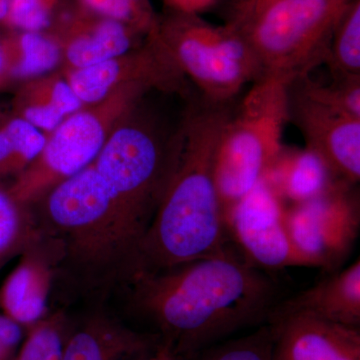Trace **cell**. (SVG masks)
I'll list each match as a JSON object with an SVG mask.
<instances>
[{"label":"cell","instance_id":"cell-1","mask_svg":"<svg viewBox=\"0 0 360 360\" xmlns=\"http://www.w3.org/2000/svg\"><path fill=\"white\" fill-rule=\"evenodd\" d=\"M141 104L89 165L34 206L60 245L56 276L96 302L141 274L142 248L174 167V132L165 134Z\"/></svg>","mask_w":360,"mask_h":360},{"label":"cell","instance_id":"cell-2","mask_svg":"<svg viewBox=\"0 0 360 360\" xmlns=\"http://www.w3.org/2000/svg\"><path fill=\"white\" fill-rule=\"evenodd\" d=\"M158 343L184 359L267 321L283 298L276 279L238 257H205L137 277L125 290Z\"/></svg>","mask_w":360,"mask_h":360},{"label":"cell","instance_id":"cell-3","mask_svg":"<svg viewBox=\"0 0 360 360\" xmlns=\"http://www.w3.org/2000/svg\"><path fill=\"white\" fill-rule=\"evenodd\" d=\"M234 105L201 96L189 101L174 131V170L144 241L137 277L200 258L238 257L215 184L220 135Z\"/></svg>","mask_w":360,"mask_h":360},{"label":"cell","instance_id":"cell-4","mask_svg":"<svg viewBox=\"0 0 360 360\" xmlns=\"http://www.w3.org/2000/svg\"><path fill=\"white\" fill-rule=\"evenodd\" d=\"M288 84L278 77L260 78L225 122L215 160V184L224 220L264 176L283 148Z\"/></svg>","mask_w":360,"mask_h":360},{"label":"cell","instance_id":"cell-5","mask_svg":"<svg viewBox=\"0 0 360 360\" xmlns=\"http://www.w3.org/2000/svg\"><path fill=\"white\" fill-rule=\"evenodd\" d=\"M352 0H283L233 26L250 46L262 77L288 82L326 63L336 21Z\"/></svg>","mask_w":360,"mask_h":360},{"label":"cell","instance_id":"cell-6","mask_svg":"<svg viewBox=\"0 0 360 360\" xmlns=\"http://www.w3.org/2000/svg\"><path fill=\"white\" fill-rule=\"evenodd\" d=\"M155 30L184 77L208 101H234L246 84L262 78L250 46L229 23L214 25L198 13L165 7Z\"/></svg>","mask_w":360,"mask_h":360},{"label":"cell","instance_id":"cell-7","mask_svg":"<svg viewBox=\"0 0 360 360\" xmlns=\"http://www.w3.org/2000/svg\"><path fill=\"white\" fill-rule=\"evenodd\" d=\"M151 91L143 84L125 85L68 116L46 135L41 153L7 186L9 191L25 205L39 203L54 187L89 165L123 118Z\"/></svg>","mask_w":360,"mask_h":360},{"label":"cell","instance_id":"cell-8","mask_svg":"<svg viewBox=\"0 0 360 360\" xmlns=\"http://www.w3.org/2000/svg\"><path fill=\"white\" fill-rule=\"evenodd\" d=\"M355 186L340 180L314 200L286 206V229L307 266L333 272L347 259L360 226Z\"/></svg>","mask_w":360,"mask_h":360},{"label":"cell","instance_id":"cell-9","mask_svg":"<svg viewBox=\"0 0 360 360\" xmlns=\"http://www.w3.org/2000/svg\"><path fill=\"white\" fill-rule=\"evenodd\" d=\"M84 105L103 101L125 85H146L153 91L191 96L188 80L174 63L156 30L141 46L79 70H59Z\"/></svg>","mask_w":360,"mask_h":360},{"label":"cell","instance_id":"cell-10","mask_svg":"<svg viewBox=\"0 0 360 360\" xmlns=\"http://www.w3.org/2000/svg\"><path fill=\"white\" fill-rule=\"evenodd\" d=\"M285 207L281 196L262 179L227 215L229 238L248 264L269 270L307 266L291 243Z\"/></svg>","mask_w":360,"mask_h":360},{"label":"cell","instance_id":"cell-11","mask_svg":"<svg viewBox=\"0 0 360 360\" xmlns=\"http://www.w3.org/2000/svg\"><path fill=\"white\" fill-rule=\"evenodd\" d=\"M288 115L305 148L321 156L338 179L359 184L360 117L312 98L293 82L288 85Z\"/></svg>","mask_w":360,"mask_h":360},{"label":"cell","instance_id":"cell-12","mask_svg":"<svg viewBox=\"0 0 360 360\" xmlns=\"http://www.w3.org/2000/svg\"><path fill=\"white\" fill-rule=\"evenodd\" d=\"M47 32L61 52L59 70L98 65L141 46L148 35L112 18L87 11L70 0Z\"/></svg>","mask_w":360,"mask_h":360},{"label":"cell","instance_id":"cell-13","mask_svg":"<svg viewBox=\"0 0 360 360\" xmlns=\"http://www.w3.org/2000/svg\"><path fill=\"white\" fill-rule=\"evenodd\" d=\"M0 288L2 314L28 329L49 314V298L61 259V248L49 234L20 255Z\"/></svg>","mask_w":360,"mask_h":360},{"label":"cell","instance_id":"cell-14","mask_svg":"<svg viewBox=\"0 0 360 360\" xmlns=\"http://www.w3.org/2000/svg\"><path fill=\"white\" fill-rule=\"evenodd\" d=\"M271 360H360V328L307 314L274 322Z\"/></svg>","mask_w":360,"mask_h":360},{"label":"cell","instance_id":"cell-15","mask_svg":"<svg viewBox=\"0 0 360 360\" xmlns=\"http://www.w3.org/2000/svg\"><path fill=\"white\" fill-rule=\"evenodd\" d=\"M298 314L360 328V260L336 270L311 288L274 305L266 322L274 323Z\"/></svg>","mask_w":360,"mask_h":360},{"label":"cell","instance_id":"cell-16","mask_svg":"<svg viewBox=\"0 0 360 360\" xmlns=\"http://www.w3.org/2000/svg\"><path fill=\"white\" fill-rule=\"evenodd\" d=\"M155 336L139 333L104 312L90 315L66 333L60 360H127L150 352Z\"/></svg>","mask_w":360,"mask_h":360},{"label":"cell","instance_id":"cell-17","mask_svg":"<svg viewBox=\"0 0 360 360\" xmlns=\"http://www.w3.org/2000/svg\"><path fill=\"white\" fill-rule=\"evenodd\" d=\"M84 106L58 70L20 84L13 99L11 115L49 135Z\"/></svg>","mask_w":360,"mask_h":360},{"label":"cell","instance_id":"cell-18","mask_svg":"<svg viewBox=\"0 0 360 360\" xmlns=\"http://www.w3.org/2000/svg\"><path fill=\"white\" fill-rule=\"evenodd\" d=\"M262 179L290 205L314 200L340 180L314 151L284 146Z\"/></svg>","mask_w":360,"mask_h":360},{"label":"cell","instance_id":"cell-19","mask_svg":"<svg viewBox=\"0 0 360 360\" xmlns=\"http://www.w3.org/2000/svg\"><path fill=\"white\" fill-rule=\"evenodd\" d=\"M6 30L0 51L7 84H22L60 68V49L51 33Z\"/></svg>","mask_w":360,"mask_h":360},{"label":"cell","instance_id":"cell-20","mask_svg":"<svg viewBox=\"0 0 360 360\" xmlns=\"http://www.w3.org/2000/svg\"><path fill=\"white\" fill-rule=\"evenodd\" d=\"M45 236L34 205L20 202L0 184V270Z\"/></svg>","mask_w":360,"mask_h":360},{"label":"cell","instance_id":"cell-21","mask_svg":"<svg viewBox=\"0 0 360 360\" xmlns=\"http://www.w3.org/2000/svg\"><path fill=\"white\" fill-rule=\"evenodd\" d=\"M46 135L16 116L0 123V184L15 179L41 153Z\"/></svg>","mask_w":360,"mask_h":360},{"label":"cell","instance_id":"cell-22","mask_svg":"<svg viewBox=\"0 0 360 360\" xmlns=\"http://www.w3.org/2000/svg\"><path fill=\"white\" fill-rule=\"evenodd\" d=\"M324 65L333 82L360 80V0H352L336 21Z\"/></svg>","mask_w":360,"mask_h":360},{"label":"cell","instance_id":"cell-23","mask_svg":"<svg viewBox=\"0 0 360 360\" xmlns=\"http://www.w3.org/2000/svg\"><path fill=\"white\" fill-rule=\"evenodd\" d=\"M68 319L63 311L49 314L26 329L25 338L15 360H60Z\"/></svg>","mask_w":360,"mask_h":360},{"label":"cell","instance_id":"cell-24","mask_svg":"<svg viewBox=\"0 0 360 360\" xmlns=\"http://www.w3.org/2000/svg\"><path fill=\"white\" fill-rule=\"evenodd\" d=\"M274 338L276 326L265 322L248 335L207 348L193 360H271Z\"/></svg>","mask_w":360,"mask_h":360},{"label":"cell","instance_id":"cell-25","mask_svg":"<svg viewBox=\"0 0 360 360\" xmlns=\"http://www.w3.org/2000/svg\"><path fill=\"white\" fill-rule=\"evenodd\" d=\"M87 11L112 18L144 34L155 30L158 14L150 0H75Z\"/></svg>","mask_w":360,"mask_h":360},{"label":"cell","instance_id":"cell-26","mask_svg":"<svg viewBox=\"0 0 360 360\" xmlns=\"http://www.w3.org/2000/svg\"><path fill=\"white\" fill-rule=\"evenodd\" d=\"M70 0H11L6 30L45 32Z\"/></svg>","mask_w":360,"mask_h":360},{"label":"cell","instance_id":"cell-27","mask_svg":"<svg viewBox=\"0 0 360 360\" xmlns=\"http://www.w3.org/2000/svg\"><path fill=\"white\" fill-rule=\"evenodd\" d=\"M26 330L7 315L0 314V360H15Z\"/></svg>","mask_w":360,"mask_h":360},{"label":"cell","instance_id":"cell-28","mask_svg":"<svg viewBox=\"0 0 360 360\" xmlns=\"http://www.w3.org/2000/svg\"><path fill=\"white\" fill-rule=\"evenodd\" d=\"M283 0H231L226 22H236Z\"/></svg>","mask_w":360,"mask_h":360},{"label":"cell","instance_id":"cell-29","mask_svg":"<svg viewBox=\"0 0 360 360\" xmlns=\"http://www.w3.org/2000/svg\"><path fill=\"white\" fill-rule=\"evenodd\" d=\"M165 7L184 13H198L212 7L217 0H163Z\"/></svg>","mask_w":360,"mask_h":360},{"label":"cell","instance_id":"cell-30","mask_svg":"<svg viewBox=\"0 0 360 360\" xmlns=\"http://www.w3.org/2000/svg\"><path fill=\"white\" fill-rule=\"evenodd\" d=\"M149 360H188L180 359L176 355L172 354L170 352L169 348L165 347V345L158 343L155 347V352L153 354H150V359Z\"/></svg>","mask_w":360,"mask_h":360},{"label":"cell","instance_id":"cell-31","mask_svg":"<svg viewBox=\"0 0 360 360\" xmlns=\"http://www.w3.org/2000/svg\"><path fill=\"white\" fill-rule=\"evenodd\" d=\"M9 6H11V0H0V26L1 27L6 25Z\"/></svg>","mask_w":360,"mask_h":360},{"label":"cell","instance_id":"cell-32","mask_svg":"<svg viewBox=\"0 0 360 360\" xmlns=\"http://www.w3.org/2000/svg\"><path fill=\"white\" fill-rule=\"evenodd\" d=\"M7 84L6 72H4V60H2L1 51H0V89Z\"/></svg>","mask_w":360,"mask_h":360},{"label":"cell","instance_id":"cell-33","mask_svg":"<svg viewBox=\"0 0 360 360\" xmlns=\"http://www.w3.org/2000/svg\"><path fill=\"white\" fill-rule=\"evenodd\" d=\"M149 359H150V352H144V354L137 355L132 360H149Z\"/></svg>","mask_w":360,"mask_h":360}]
</instances>
